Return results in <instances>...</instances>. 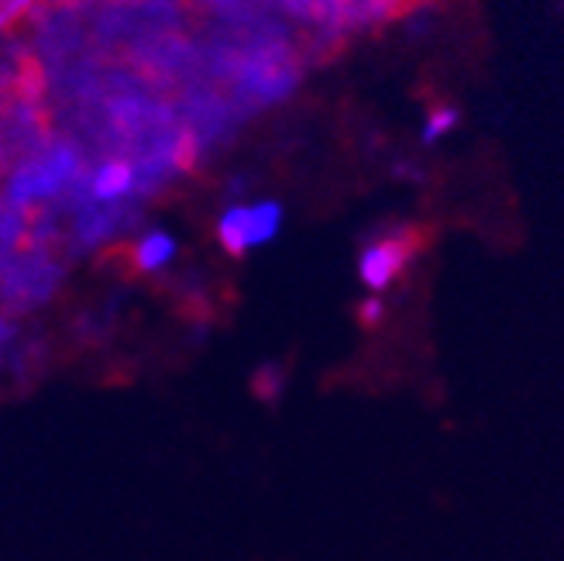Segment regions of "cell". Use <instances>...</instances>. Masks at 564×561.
<instances>
[{"instance_id":"1","label":"cell","mask_w":564,"mask_h":561,"mask_svg":"<svg viewBox=\"0 0 564 561\" xmlns=\"http://www.w3.org/2000/svg\"><path fill=\"white\" fill-rule=\"evenodd\" d=\"M423 238L416 231H392L376 241H369L358 256V276L372 293H382L397 287V279L406 272V266L420 256Z\"/></svg>"},{"instance_id":"2","label":"cell","mask_w":564,"mask_h":561,"mask_svg":"<svg viewBox=\"0 0 564 561\" xmlns=\"http://www.w3.org/2000/svg\"><path fill=\"white\" fill-rule=\"evenodd\" d=\"M279 228H282V207L275 201H262V204L224 211V217L217 220V238L231 256H245V251L272 241Z\"/></svg>"},{"instance_id":"3","label":"cell","mask_w":564,"mask_h":561,"mask_svg":"<svg viewBox=\"0 0 564 561\" xmlns=\"http://www.w3.org/2000/svg\"><path fill=\"white\" fill-rule=\"evenodd\" d=\"M73 173H76V159H73V152L59 149V152H52L48 159L32 162L28 170H21V173L14 176L11 196H14V201H39V196H48V193L59 190Z\"/></svg>"},{"instance_id":"4","label":"cell","mask_w":564,"mask_h":561,"mask_svg":"<svg viewBox=\"0 0 564 561\" xmlns=\"http://www.w3.org/2000/svg\"><path fill=\"white\" fill-rule=\"evenodd\" d=\"M134 170L128 162L115 159V162H104L100 170L94 173L90 180V193H94V201L100 204H110V201H121V196H128L134 190Z\"/></svg>"},{"instance_id":"5","label":"cell","mask_w":564,"mask_h":561,"mask_svg":"<svg viewBox=\"0 0 564 561\" xmlns=\"http://www.w3.org/2000/svg\"><path fill=\"white\" fill-rule=\"evenodd\" d=\"M173 256H176V241L169 235H162V231H152V235H145L138 241L134 262H138L141 272H155V269L173 262Z\"/></svg>"},{"instance_id":"6","label":"cell","mask_w":564,"mask_h":561,"mask_svg":"<svg viewBox=\"0 0 564 561\" xmlns=\"http://www.w3.org/2000/svg\"><path fill=\"white\" fill-rule=\"evenodd\" d=\"M451 128H458V110L455 107H434L427 115V121H423V142L427 145L441 142Z\"/></svg>"},{"instance_id":"7","label":"cell","mask_w":564,"mask_h":561,"mask_svg":"<svg viewBox=\"0 0 564 561\" xmlns=\"http://www.w3.org/2000/svg\"><path fill=\"white\" fill-rule=\"evenodd\" d=\"M28 4H32V0H0V28H8L11 21H18L28 11Z\"/></svg>"},{"instance_id":"8","label":"cell","mask_w":564,"mask_h":561,"mask_svg":"<svg viewBox=\"0 0 564 561\" xmlns=\"http://www.w3.org/2000/svg\"><path fill=\"white\" fill-rule=\"evenodd\" d=\"M382 311H386V306H382V300H365L361 306H358V317H361V324H379L382 321Z\"/></svg>"}]
</instances>
